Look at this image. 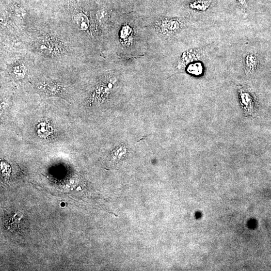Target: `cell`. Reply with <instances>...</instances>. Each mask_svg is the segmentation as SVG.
Listing matches in <instances>:
<instances>
[{"instance_id":"277c9868","label":"cell","mask_w":271,"mask_h":271,"mask_svg":"<svg viewBox=\"0 0 271 271\" xmlns=\"http://www.w3.org/2000/svg\"><path fill=\"white\" fill-rule=\"evenodd\" d=\"M241 103L245 106L252 107L254 105L253 96L248 93L241 91L239 94Z\"/></svg>"},{"instance_id":"6da1fadb","label":"cell","mask_w":271,"mask_h":271,"mask_svg":"<svg viewBox=\"0 0 271 271\" xmlns=\"http://www.w3.org/2000/svg\"><path fill=\"white\" fill-rule=\"evenodd\" d=\"M259 60L255 54H248L245 60V65L246 73L250 75H253L259 65Z\"/></svg>"},{"instance_id":"3957f363","label":"cell","mask_w":271,"mask_h":271,"mask_svg":"<svg viewBox=\"0 0 271 271\" xmlns=\"http://www.w3.org/2000/svg\"><path fill=\"white\" fill-rule=\"evenodd\" d=\"M75 21L79 26V28L82 31L87 30L89 26V21L86 16L83 14H79L75 17Z\"/></svg>"},{"instance_id":"7a4b0ae2","label":"cell","mask_w":271,"mask_h":271,"mask_svg":"<svg viewBox=\"0 0 271 271\" xmlns=\"http://www.w3.org/2000/svg\"><path fill=\"white\" fill-rule=\"evenodd\" d=\"M210 6L209 0H195L191 4L192 9L199 11H205L207 10Z\"/></svg>"},{"instance_id":"5b68a950","label":"cell","mask_w":271,"mask_h":271,"mask_svg":"<svg viewBox=\"0 0 271 271\" xmlns=\"http://www.w3.org/2000/svg\"><path fill=\"white\" fill-rule=\"evenodd\" d=\"M189 72L195 76H200L203 73L204 68L202 64L196 63L191 64L188 69Z\"/></svg>"},{"instance_id":"8992f818","label":"cell","mask_w":271,"mask_h":271,"mask_svg":"<svg viewBox=\"0 0 271 271\" xmlns=\"http://www.w3.org/2000/svg\"><path fill=\"white\" fill-rule=\"evenodd\" d=\"M239 5L244 8H246L247 6V0H237Z\"/></svg>"}]
</instances>
